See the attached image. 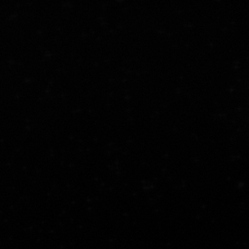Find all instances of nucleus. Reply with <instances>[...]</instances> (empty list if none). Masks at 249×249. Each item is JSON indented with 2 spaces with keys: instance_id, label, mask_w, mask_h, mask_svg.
<instances>
[]
</instances>
